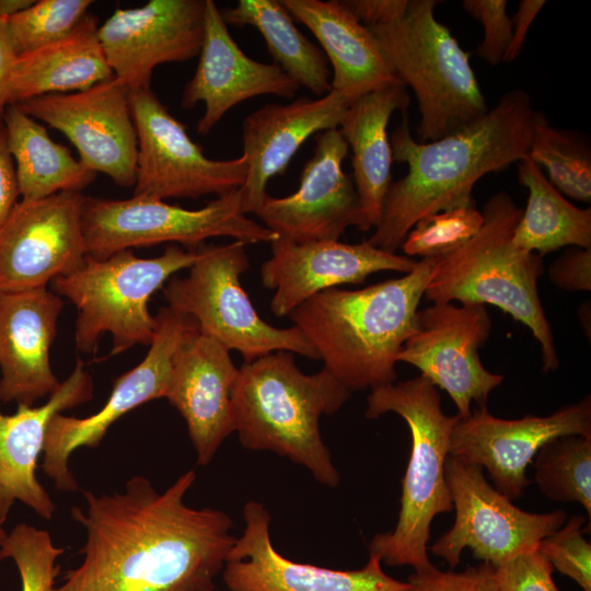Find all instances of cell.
<instances>
[{
	"label": "cell",
	"mask_w": 591,
	"mask_h": 591,
	"mask_svg": "<svg viewBox=\"0 0 591 591\" xmlns=\"http://www.w3.org/2000/svg\"><path fill=\"white\" fill-rule=\"evenodd\" d=\"M195 479L189 470L163 493L143 476L112 495L83 490L85 510L71 508L86 531L82 561L66 571L56 591L215 588L236 537L228 513L185 502Z\"/></svg>",
	"instance_id": "cell-1"
},
{
	"label": "cell",
	"mask_w": 591,
	"mask_h": 591,
	"mask_svg": "<svg viewBox=\"0 0 591 591\" xmlns=\"http://www.w3.org/2000/svg\"><path fill=\"white\" fill-rule=\"evenodd\" d=\"M533 113L529 93L513 89L464 128L418 142L412 137L405 111L390 142L393 161L407 164L408 172L390 185L380 223L367 241L395 253L421 218L473 206V188L484 175L506 170L528 155Z\"/></svg>",
	"instance_id": "cell-2"
},
{
	"label": "cell",
	"mask_w": 591,
	"mask_h": 591,
	"mask_svg": "<svg viewBox=\"0 0 591 591\" xmlns=\"http://www.w3.org/2000/svg\"><path fill=\"white\" fill-rule=\"evenodd\" d=\"M436 259L421 258L403 277L361 289L323 290L288 316L350 392L394 383Z\"/></svg>",
	"instance_id": "cell-3"
},
{
	"label": "cell",
	"mask_w": 591,
	"mask_h": 591,
	"mask_svg": "<svg viewBox=\"0 0 591 591\" xmlns=\"http://www.w3.org/2000/svg\"><path fill=\"white\" fill-rule=\"evenodd\" d=\"M350 395L326 368L305 374L292 352L274 351L237 368L231 394L234 431L242 447L288 457L318 483L336 487L340 475L318 421L338 412Z\"/></svg>",
	"instance_id": "cell-4"
},
{
	"label": "cell",
	"mask_w": 591,
	"mask_h": 591,
	"mask_svg": "<svg viewBox=\"0 0 591 591\" xmlns=\"http://www.w3.org/2000/svg\"><path fill=\"white\" fill-rule=\"evenodd\" d=\"M479 231L456 250L437 256L424 297L431 303L491 304L524 326L538 341L544 372L559 360L554 335L538 296L543 257L518 250L512 235L522 209L499 192L483 210Z\"/></svg>",
	"instance_id": "cell-5"
},
{
	"label": "cell",
	"mask_w": 591,
	"mask_h": 591,
	"mask_svg": "<svg viewBox=\"0 0 591 591\" xmlns=\"http://www.w3.org/2000/svg\"><path fill=\"white\" fill-rule=\"evenodd\" d=\"M367 403V418L395 413L406 421L412 439L397 523L392 531L374 535L369 554L389 566L426 570L433 566L428 556L432 520L453 510L444 467L460 416L443 413L437 386L422 375L372 390Z\"/></svg>",
	"instance_id": "cell-6"
},
{
	"label": "cell",
	"mask_w": 591,
	"mask_h": 591,
	"mask_svg": "<svg viewBox=\"0 0 591 591\" xmlns=\"http://www.w3.org/2000/svg\"><path fill=\"white\" fill-rule=\"evenodd\" d=\"M437 0H407L405 11L368 27L392 69L417 99L420 142L449 136L488 112L470 55L434 16Z\"/></svg>",
	"instance_id": "cell-7"
},
{
	"label": "cell",
	"mask_w": 591,
	"mask_h": 591,
	"mask_svg": "<svg viewBox=\"0 0 591 591\" xmlns=\"http://www.w3.org/2000/svg\"><path fill=\"white\" fill-rule=\"evenodd\" d=\"M198 251L167 246L157 257H138L131 250L106 258L86 256L76 271L51 280L55 293L66 297L78 310L74 341L82 352H94L105 333L113 338L109 356L135 345L150 346L157 321L148 303L177 271L189 268Z\"/></svg>",
	"instance_id": "cell-8"
},
{
	"label": "cell",
	"mask_w": 591,
	"mask_h": 591,
	"mask_svg": "<svg viewBox=\"0 0 591 591\" xmlns=\"http://www.w3.org/2000/svg\"><path fill=\"white\" fill-rule=\"evenodd\" d=\"M245 246L237 240L199 245L188 274L163 286L167 306L193 317L202 335L239 351L245 362L278 350L320 359L298 327L278 328L258 315L240 281L250 266Z\"/></svg>",
	"instance_id": "cell-9"
},
{
	"label": "cell",
	"mask_w": 591,
	"mask_h": 591,
	"mask_svg": "<svg viewBox=\"0 0 591 591\" xmlns=\"http://www.w3.org/2000/svg\"><path fill=\"white\" fill-rule=\"evenodd\" d=\"M81 224L86 255L97 259L164 242L195 250L215 236L246 244L271 243L279 237L243 213L239 189L196 210L142 196L128 199L84 196Z\"/></svg>",
	"instance_id": "cell-10"
},
{
	"label": "cell",
	"mask_w": 591,
	"mask_h": 591,
	"mask_svg": "<svg viewBox=\"0 0 591 591\" xmlns=\"http://www.w3.org/2000/svg\"><path fill=\"white\" fill-rule=\"evenodd\" d=\"M444 473L455 519L428 549L450 569L459 565L465 548L482 563L497 567L538 546L566 522L564 510L533 513L518 508L488 483L477 465L448 455Z\"/></svg>",
	"instance_id": "cell-11"
},
{
	"label": "cell",
	"mask_w": 591,
	"mask_h": 591,
	"mask_svg": "<svg viewBox=\"0 0 591 591\" xmlns=\"http://www.w3.org/2000/svg\"><path fill=\"white\" fill-rule=\"evenodd\" d=\"M155 333L146 357L135 368L114 381L105 404L96 413L83 417H51L43 449V472L62 491L79 486L69 468V457L79 448H96L109 427L125 414L153 399L165 397L173 362L182 346L199 332L197 322L169 306L154 316Z\"/></svg>",
	"instance_id": "cell-12"
},
{
	"label": "cell",
	"mask_w": 591,
	"mask_h": 591,
	"mask_svg": "<svg viewBox=\"0 0 591 591\" xmlns=\"http://www.w3.org/2000/svg\"><path fill=\"white\" fill-rule=\"evenodd\" d=\"M130 106L138 141L134 196L197 199L243 186L246 157L207 158L151 88L130 91Z\"/></svg>",
	"instance_id": "cell-13"
},
{
	"label": "cell",
	"mask_w": 591,
	"mask_h": 591,
	"mask_svg": "<svg viewBox=\"0 0 591 591\" xmlns=\"http://www.w3.org/2000/svg\"><path fill=\"white\" fill-rule=\"evenodd\" d=\"M490 332L485 305L431 303L417 311L397 362L416 367L420 375L445 391L465 419L472 404L487 406L489 394L503 381V375L488 371L479 358L478 349Z\"/></svg>",
	"instance_id": "cell-14"
},
{
	"label": "cell",
	"mask_w": 591,
	"mask_h": 591,
	"mask_svg": "<svg viewBox=\"0 0 591 591\" xmlns=\"http://www.w3.org/2000/svg\"><path fill=\"white\" fill-rule=\"evenodd\" d=\"M62 132L80 162L121 187L136 182L138 141L130 89L115 76L86 90L37 96L16 104Z\"/></svg>",
	"instance_id": "cell-15"
},
{
	"label": "cell",
	"mask_w": 591,
	"mask_h": 591,
	"mask_svg": "<svg viewBox=\"0 0 591 591\" xmlns=\"http://www.w3.org/2000/svg\"><path fill=\"white\" fill-rule=\"evenodd\" d=\"M82 193L22 199L0 227V293L47 287L85 262Z\"/></svg>",
	"instance_id": "cell-16"
},
{
	"label": "cell",
	"mask_w": 591,
	"mask_h": 591,
	"mask_svg": "<svg viewBox=\"0 0 591 591\" xmlns=\"http://www.w3.org/2000/svg\"><path fill=\"white\" fill-rule=\"evenodd\" d=\"M591 437V399L566 405L548 416L502 419L487 406L472 410L453 427L449 455L485 468L494 487L510 500L519 499L531 480L528 466L547 442L564 436Z\"/></svg>",
	"instance_id": "cell-17"
},
{
	"label": "cell",
	"mask_w": 591,
	"mask_h": 591,
	"mask_svg": "<svg viewBox=\"0 0 591 591\" xmlns=\"http://www.w3.org/2000/svg\"><path fill=\"white\" fill-rule=\"evenodd\" d=\"M348 150L338 128L316 134L299 188L286 197L267 195L255 212L263 225L293 243L338 241L349 227L369 231L354 182L343 170Z\"/></svg>",
	"instance_id": "cell-18"
},
{
	"label": "cell",
	"mask_w": 591,
	"mask_h": 591,
	"mask_svg": "<svg viewBox=\"0 0 591 591\" xmlns=\"http://www.w3.org/2000/svg\"><path fill=\"white\" fill-rule=\"evenodd\" d=\"M206 0H150L117 8L99 26V38L114 76L130 91L151 88L155 67L198 56L205 33Z\"/></svg>",
	"instance_id": "cell-19"
},
{
	"label": "cell",
	"mask_w": 591,
	"mask_h": 591,
	"mask_svg": "<svg viewBox=\"0 0 591 591\" xmlns=\"http://www.w3.org/2000/svg\"><path fill=\"white\" fill-rule=\"evenodd\" d=\"M244 530L222 568L229 591H401L407 583L389 576L370 554L359 569L336 570L283 557L270 538V514L263 503L243 507Z\"/></svg>",
	"instance_id": "cell-20"
},
{
	"label": "cell",
	"mask_w": 591,
	"mask_h": 591,
	"mask_svg": "<svg viewBox=\"0 0 591 591\" xmlns=\"http://www.w3.org/2000/svg\"><path fill=\"white\" fill-rule=\"evenodd\" d=\"M271 256L259 269L265 288L275 290L270 309L278 316L288 314L312 296L331 288L362 283L378 271H412L418 260L378 248L364 241L293 243L278 237L269 243Z\"/></svg>",
	"instance_id": "cell-21"
},
{
	"label": "cell",
	"mask_w": 591,
	"mask_h": 591,
	"mask_svg": "<svg viewBox=\"0 0 591 591\" xmlns=\"http://www.w3.org/2000/svg\"><path fill=\"white\" fill-rule=\"evenodd\" d=\"M199 60L182 95V106L205 104L197 123L198 134L206 136L233 106L264 94L291 99L300 88L276 63H264L248 57L230 35L221 11L206 0L205 33Z\"/></svg>",
	"instance_id": "cell-22"
},
{
	"label": "cell",
	"mask_w": 591,
	"mask_h": 591,
	"mask_svg": "<svg viewBox=\"0 0 591 591\" xmlns=\"http://www.w3.org/2000/svg\"><path fill=\"white\" fill-rule=\"evenodd\" d=\"M63 303L47 287L0 293V402L34 406L60 385L50 347Z\"/></svg>",
	"instance_id": "cell-23"
},
{
	"label": "cell",
	"mask_w": 591,
	"mask_h": 591,
	"mask_svg": "<svg viewBox=\"0 0 591 591\" xmlns=\"http://www.w3.org/2000/svg\"><path fill=\"white\" fill-rule=\"evenodd\" d=\"M237 368L230 351L200 332L174 358L165 397L181 414L200 466L234 431L232 389Z\"/></svg>",
	"instance_id": "cell-24"
},
{
	"label": "cell",
	"mask_w": 591,
	"mask_h": 591,
	"mask_svg": "<svg viewBox=\"0 0 591 591\" xmlns=\"http://www.w3.org/2000/svg\"><path fill=\"white\" fill-rule=\"evenodd\" d=\"M352 102L332 90L321 99L300 97L287 105L266 104L242 124L247 175L239 188L243 213H255L267 196L269 179L283 173L292 157L313 135L338 128Z\"/></svg>",
	"instance_id": "cell-25"
},
{
	"label": "cell",
	"mask_w": 591,
	"mask_h": 591,
	"mask_svg": "<svg viewBox=\"0 0 591 591\" xmlns=\"http://www.w3.org/2000/svg\"><path fill=\"white\" fill-rule=\"evenodd\" d=\"M92 397V376L78 359L70 375L43 405H18L12 415L0 410V525L7 521L16 500L43 519L53 518L56 506L35 475L47 427L56 414Z\"/></svg>",
	"instance_id": "cell-26"
},
{
	"label": "cell",
	"mask_w": 591,
	"mask_h": 591,
	"mask_svg": "<svg viewBox=\"0 0 591 591\" xmlns=\"http://www.w3.org/2000/svg\"><path fill=\"white\" fill-rule=\"evenodd\" d=\"M292 19L316 37L333 66L332 90L351 102L390 85L403 84L371 31L343 1L281 0Z\"/></svg>",
	"instance_id": "cell-27"
},
{
	"label": "cell",
	"mask_w": 591,
	"mask_h": 591,
	"mask_svg": "<svg viewBox=\"0 0 591 591\" xmlns=\"http://www.w3.org/2000/svg\"><path fill=\"white\" fill-rule=\"evenodd\" d=\"M409 96L404 84L369 92L355 100L338 129L352 153L354 185L370 228L380 223L392 184V148L387 125L394 112H405Z\"/></svg>",
	"instance_id": "cell-28"
},
{
	"label": "cell",
	"mask_w": 591,
	"mask_h": 591,
	"mask_svg": "<svg viewBox=\"0 0 591 591\" xmlns=\"http://www.w3.org/2000/svg\"><path fill=\"white\" fill-rule=\"evenodd\" d=\"M113 77L99 38L97 19L88 12L66 37L16 57L9 83V105L47 94L86 90Z\"/></svg>",
	"instance_id": "cell-29"
},
{
	"label": "cell",
	"mask_w": 591,
	"mask_h": 591,
	"mask_svg": "<svg viewBox=\"0 0 591 591\" xmlns=\"http://www.w3.org/2000/svg\"><path fill=\"white\" fill-rule=\"evenodd\" d=\"M22 199H42L58 193H81L96 173L77 160L70 150L55 142L47 129L18 105L3 115Z\"/></svg>",
	"instance_id": "cell-30"
},
{
	"label": "cell",
	"mask_w": 591,
	"mask_h": 591,
	"mask_svg": "<svg viewBox=\"0 0 591 591\" xmlns=\"http://www.w3.org/2000/svg\"><path fill=\"white\" fill-rule=\"evenodd\" d=\"M519 182L529 189L512 235L520 251L544 256L564 246L591 248V208L569 202L528 155L518 162Z\"/></svg>",
	"instance_id": "cell-31"
},
{
	"label": "cell",
	"mask_w": 591,
	"mask_h": 591,
	"mask_svg": "<svg viewBox=\"0 0 591 591\" xmlns=\"http://www.w3.org/2000/svg\"><path fill=\"white\" fill-rule=\"evenodd\" d=\"M221 15L225 24L255 27L264 37L275 63L299 86L322 96L332 91L331 72L323 50L296 27L280 1L240 0Z\"/></svg>",
	"instance_id": "cell-32"
},
{
	"label": "cell",
	"mask_w": 591,
	"mask_h": 591,
	"mask_svg": "<svg viewBox=\"0 0 591 591\" xmlns=\"http://www.w3.org/2000/svg\"><path fill=\"white\" fill-rule=\"evenodd\" d=\"M528 157L546 170L559 193L590 202L591 150L578 132L554 127L543 112L534 111Z\"/></svg>",
	"instance_id": "cell-33"
},
{
	"label": "cell",
	"mask_w": 591,
	"mask_h": 591,
	"mask_svg": "<svg viewBox=\"0 0 591 591\" xmlns=\"http://www.w3.org/2000/svg\"><path fill=\"white\" fill-rule=\"evenodd\" d=\"M534 480L551 500L579 502L591 517V437L564 436L534 457Z\"/></svg>",
	"instance_id": "cell-34"
},
{
	"label": "cell",
	"mask_w": 591,
	"mask_h": 591,
	"mask_svg": "<svg viewBox=\"0 0 591 591\" xmlns=\"http://www.w3.org/2000/svg\"><path fill=\"white\" fill-rule=\"evenodd\" d=\"M91 0H38L7 18L16 56L69 35L88 13Z\"/></svg>",
	"instance_id": "cell-35"
},
{
	"label": "cell",
	"mask_w": 591,
	"mask_h": 591,
	"mask_svg": "<svg viewBox=\"0 0 591 591\" xmlns=\"http://www.w3.org/2000/svg\"><path fill=\"white\" fill-rule=\"evenodd\" d=\"M63 552L48 531L27 523L16 524L0 542V558L14 561L22 591H56L60 572L57 560Z\"/></svg>",
	"instance_id": "cell-36"
},
{
	"label": "cell",
	"mask_w": 591,
	"mask_h": 591,
	"mask_svg": "<svg viewBox=\"0 0 591 591\" xmlns=\"http://www.w3.org/2000/svg\"><path fill=\"white\" fill-rule=\"evenodd\" d=\"M484 223L475 205L428 215L416 222L401 247L405 256L437 257L471 240Z\"/></svg>",
	"instance_id": "cell-37"
},
{
	"label": "cell",
	"mask_w": 591,
	"mask_h": 591,
	"mask_svg": "<svg viewBox=\"0 0 591 591\" xmlns=\"http://www.w3.org/2000/svg\"><path fill=\"white\" fill-rule=\"evenodd\" d=\"M584 523V517L572 515L538 547L554 569L571 578L582 591H591V544L583 537Z\"/></svg>",
	"instance_id": "cell-38"
},
{
	"label": "cell",
	"mask_w": 591,
	"mask_h": 591,
	"mask_svg": "<svg viewBox=\"0 0 591 591\" xmlns=\"http://www.w3.org/2000/svg\"><path fill=\"white\" fill-rule=\"evenodd\" d=\"M494 568L497 591H560L553 579L554 568L538 546Z\"/></svg>",
	"instance_id": "cell-39"
},
{
	"label": "cell",
	"mask_w": 591,
	"mask_h": 591,
	"mask_svg": "<svg viewBox=\"0 0 591 591\" xmlns=\"http://www.w3.org/2000/svg\"><path fill=\"white\" fill-rule=\"evenodd\" d=\"M462 7L484 28L483 40L476 50L478 57L490 66L502 62L512 37V23L507 13V1L464 0Z\"/></svg>",
	"instance_id": "cell-40"
},
{
	"label": "cell",
	"mask_w": 591,
	"mask_h": 591,
	"mask_svg": "<svg viewBox=\"0 0 591 591\" xmlns=\"http://www.w3.org/2000/svg\"><path fill=\"white\" fill-rule=\"evenodd\" d=\"M401 591H497L495 568L488 563L468 567L464 571H442L434 566L414 571Z\"/></svg>",
	"instance_id": "cell-41"
},
{
	"label": "cell",
	"mask_w": 591,
	"mask_h": 591,
	"mask_svg": "<svg viewBox=\"0 0 591 591\" xmlns=\"http://www.w3.org/2000/svg\"><path fill=\"white\" fill-rule=\"evenodd\" d=\"M551 282L567 291L591 290V248L571 246L548 268Z\"/></svg>",
	"instance_id": "cell-42"
},
{
	"label": "cell",
	"mask_w": 591,
	"mask_h": 591,
	"mask_svg": "<svg viewBox=\"0 0 591 591\" xmlns=\"http://www.w3.org/2000/svg\"><path fill=\"white\" fill-rule=\"evenodd\" d=\"M20 190L15 166L8 146L3 123L0 125V227L19 202Z\"/></svg>",
	"instance_id": "cell-43"
},
{
	"label": "cell",
	"mask_w": 591,
	"mask_h": 591,
	"mask_svg": "<svg viewBox=\"0 0 591 591\" xmlns=\"http://www.w3.org/2000/svg\"><path fill=\"white\" fill-rule=\"evenodd\" d=\"M367 27L395 20L405 11L407 0H348L343 1Z\"/></svg>",
	"instance_id": "cell-44"
},
{
	"label": "cell",
	"mask_w": 591,
	"mask_h": 591,
	"mask_svg": "<svg viewBox=\"0 0 591 591\" xmlns=\"http://www.w3.org/2000/svg\"><path fill=\"white\" fill-rule=\"evenodd\" d=\"M545 3L544 0H522L519 3L518 10L511 19L512 37L502 62H511L518 58L525 42L528 31Z\"/></svg>",
	"instance_id": "cell-45"
},
{
	"label": "cell",
	"mask_w": 591,
	"mask_h": 591,
	"mask_svg": "<svg viewBox=\"0 0 591 591\" xmlns=\"http://www.w3.org/2000/svg\"><path fill=\"white\" fill-rule=\"evenodd\" d=\"M7 18L0 14V125L3 123V115L9 106V83L18 57L10 39Z\"/></svg>",
	"instance_id": "cell-46"
},
{
	"label": "cell",
	"mask_w": 591,
	"mask_h": 591,
	"mask_svg": "<svg viewBox=\"0 0 591 591\" xmlns=\"http://www.w3.org/2000/svg\"><path fill=\"white\" fill-rule=\"evenodd\" d=\"M32 2V0H0V14L10 16L25 9Z\"/></svg>",
	"instance_id": "cell-47"
},
{
	"label": "cell",
	"mask_w": 591,
	"mask_h": 591,
	"mask_svg": "<svg viewBox=\"0 0 591 591\" xmlns=\"http://www.w3.org/2000/svg\"><path fill=\"white\" fill-rule=\"evenodd\" d=\"M5 535V531L3 530L2 525H0V542L4 538Z\"/></svg>",
	"instance_id": "cell-48"
},
{
	"label": "cell",
	"mask_w": 591,
	"mask_h": 591,
	"mask_svg": "<svg viewBox=\"0 0 591 591\" xmlns=\"http://www.w3.org/2000/svg\"><path fill=\"white\" fill-rule=\"evenodd\" d=\"M199 591H216V587H215V588H209V589L199 590Z\"/></svg>",
	"instance_id": "cell-49"
}]
</instances>
